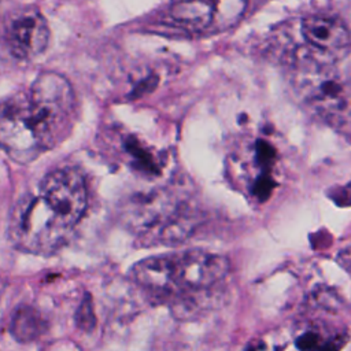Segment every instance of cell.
<instances>
[{
  "instance_id": "1",
  "label": "cell",
  "mask_w": 351,
  "mask_h": 351,
  "mask_svg": "<svg viewBox=\"0 0 351 351\" xmlns=\"http://www.w3.org/2000/svg\"><path fill=\"white\" fill-rule=\"evenodd\" d=\"M75 119V95L63 75L41 73L25 92L0 101V148L29 163L62 143Z\"/></svg>"
},
{
  "instance_id": "2",
  "label": "cell",
  "mask_w": 351,
  "mask_h": 351,
  "mask_svg": "<svg viewBox=\"0 0 351 351\" xmlns=\"http://www.w3.org/2000/svg\"><path fill=\"white\" fill-rule=\"evenodd\" d=\"M295 78L298 96L307 108L328 123L348 129V85L328 62L315 56H303Z\"/></svg>"
},
{
  "instance_id": "3",
  "label": "cell",
  "mask_w": 351,
  "mask_h": 351,
  "mask_svg": "<svg viewBox=\"0 0 351 351\" xmlns=\"http://www.w3.org/2000/svg\"><path fill=\"white\" fill-rule=\"evenodd\" d=\"M73 228L67 226L40 195L23 196L10 218V239L27 252L49 254L60 248Z\"/></svg>"
},
{
  "instance_id": "4",
  "label": "cell",
  "mask_w": 351,
  "mask_h": 351,
  "mask_svg": "<svg viewBox=\"0 0 351 351\" xmlns=\"http://www.w3.org/2000/svg\"><path fill=\"white\" fill-rule=\"evenodd\" d=\"M245 8L247 0H173L169 14L189 32L213 34L233 27Z\"/></svg>"
},
{
  "instance_id": "5",
  "label": "cell",
  "mask_w": 351,
  "mask_h": 351,
  "mask_svg": "<svg viewBox=\"0 0 351 351\" xmlns=\"http://www.w3.org/2000/svg\"><path fill=\"white\" fill-rule=\"evenodd\" d=\"M44 203L70 228H74L85 214L88 189L84 176L73 167H60L48 173L40 193Z\"/></svg>"
},
{
  "instance_id": "6",
  "label": "cell",
  "mask_w": 351,
  "mask_h": 351,
  "mask_svg": "<svg viewBox=\"0 0 351 351\" xmlns=\"http://www.w3.org/2000/svg\"><path fill=\"white\" fill-rule=\"evenodd\" d=\"M177 293L200 292L219 284L229 271V261L204 250H188L171 254Z\"/></svg>"
},
{
  "instance_id": "7",
  "label": "cell",
  "mask_w": 351,
  "mask_h": 351,
  "mask_svg": "<svg viewBox=\"0 0 351 351\" xmlns=\"http://www.w3.org/2000/svg\"><path fill=\"white\" fill-rule=\"evenodd\" d=\"M300 33L314 55L325 60L341 59L350 49V33L337 16L308 15L300 21Z\"/></svg>"
},
{
  "instance_id": "8",
  "label": "cell",
  "mask_w": 351,
  "mask_h": 351,
  "mask_svg": "<svg viewBox=\"0 0 351 351\" xmlns=\"http://www.w3.org/2000/svg\"><path fill=\"white\" fill-rule=\"evenodd\" d=\"M49 43V26L44 15L27 10L12 18L7 29V44L14 58L21 60L41 55Z\"/></svg>"
},
{
  "instance_id": "9",
  "label": "cell",
  "mask_w": 351,
  "mask_h": 351,
  "mask_svg": "<svg viewBox=\"0 0 351 351\" xmlns=\"http://www.w3.org/2000/svg\"><path fill=\"white\" fill-rule=\"evenodd\" d=\"M132 278L154 296H178L174 281L173 255L148 256L132 267Z\"/></svg>"
},
{
  "instance_id": "10",
  "label": "cell",
  "mask_w": 351,
  "mask_h": 351,
  "mask_svg": "<svg viewBox=\"0 0 351 351\" xmlns=\"http://www.w3.org/2000/svg\"><path fill=\"white\" fill-rule=\"evenodd\" d=\"M47 329V322L41 313L32 306H19L11 319L10 332L19 343L37 340Z\"/></svg>"
},
{
  "instance_id": "11",
  "label": "cell",
  "mask_w": 351,
  "mask_h": 351,
  "mask_svg": "<svg viewBox=\"0 0 351 351\" xmlns=\"http://www.w3.org/2000/svg\"><path fill=\"white\" fill-rule=\"evenodd\" d=\"M77 325L85 330L90 329L95 324V315H93V307L90 304V299L85 298V300L78 307L77 315H75Z\"/></svg>"
},
{
  "instance_id": "12",
  "label": "cell",
  "mask_w": 351,
  "mask_h": 351,
  "mask_svg": "<svg viewBox=\"0 0 351 351\" xmlns=\"http://www.w3.org/2000/svg\"><path fill=\"white\" fill-rule=\"evenodd\" d=\"M325 340H322L321 335L315 330H306L303 335H300L296 340V344L299 348L306 350V348H318L324 347L325 348Z\"/></svg>"
}]
</instances>
